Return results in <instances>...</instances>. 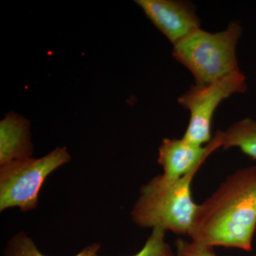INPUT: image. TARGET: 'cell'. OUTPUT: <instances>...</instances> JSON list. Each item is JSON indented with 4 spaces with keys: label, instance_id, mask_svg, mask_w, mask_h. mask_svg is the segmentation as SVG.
I'll return each mask as SVG.
<instances>
[{
    "label": "cell",
    "instance_id": "12",
    "mask_svg": "<svg viewBox=\"0 0 256 256\" xmlns=\"http://www.w3.org/2000/svg\"><path fill=\"white\" fill-rule=\"evenodd\" d=\"M176 252L172 256H217L213 247L202 245L194 242H188L183 238L175 242Z\"/></svg>",
    "mask_w": 256,
    "mask_h": 256
},
{
    "label": "cell",
    "instance_id": "3",
    "mask_svg": "<svg viewBox=\"0 0 256 256\" xmlns=\"http://www.w3.org/2000/svg\"><path fill=\"white\" fill-rule=\"evenodd\" d=\"M244 28L237 20L215 33L200 28L173 46L172 56L191 72L195 84L218 82L242 72L236 48Z\"/></svg>",
    "mask_w": 256,
    "mask_h": 256
},
{
    "label": "cell",
    "instance_id": "2",
    "mask_svg": "<svg viewBox=\"0 0 256 256\" xmlns=\"http://www.w3.org/2000/svg\"><path fill=\"white\" fill-rule=\"evenodd\" d=\"M200 168L174 181H165L161 175L150 180L141 188L131 210L133 222L142 228H160L178 235H188L198 210L191 186Z\"/></svg>",
    "mask_w": 256,
    "mask_h": 256
},
{
    "label": "cell",
    "instance_id": "7",
    "mask_svg": "<svg viewBox=\"0 0 256 256\" xmlns=\"http://www.w3.org/2000/svg\"><path fill=\"white\" fill-rule=\"evenodd\" d=\"M222 131H218L206 146L194 144L183 138L163 139L158 158L162 166V178L165 181H174L201 168L214 151L222 148Z\"/></svg>",
    "mask_w": 256,
    "mask_h": 256
},
{
    "label": "cell",
    "instance_id": "10",
    "mask_svg": "<svg viewBox=\"0 0 256 256\" xmlns=\"http://www.w3.org/2000/svg\"><path fill=\"white\" fill-rule=\"evenodd\" d=\"M100 248L98 244H95L86 248L75 256H96ZM5 256H46L42 254L36 248L34 242L26 234H18L12 239L5 252Z\"/></svg>",
    "mask_w": 256,
    "mask_h": 256
},
{
    "label": "cell",
    "instance_id": "9",
    "mask_svg": "<svg viewBox=\"0 0 256 256\" xmlns=\"http://www.w3.org/2000/svg\"><path fill=\"white\" fill-rule=\"evenodd\" d=\"M222 148H238L246 156L256 160V120L246 118L232 124L222 132Z\"/></svg>",
    "mask_w": 256,
    "mask_h": 256
},
{
    "label": "cell",
    "instance_id": "5",
    "mask_svg": "<svg viewBox=\"0 0 256 256\" xmlns=\"http://www.w3.org/2000/svg\"><path fill=\"white\" fill-rule=\"evenodd\" d=\"M246 76L242 72L206 84H194L178 98V102L190 114L183 138L204 146L212 140V122L222 101L247 90Z\"/></svg>",
    "mask_w": 256,
    "mask_h": 256
},
{
    "label": "cell",
    "instance_id": "11",
    "mask_svg": "<svg viewBox=\"0 0 256 256\" xmlns=\"http://www.w3.org/2000/svg\"><path fill=\"white\" fill-rule=\"evenodd\" d=\"M165 232L162 228H152L140 252L131 256H172L174 252L169 244L165 242Z\"/></svg>",
    "mask_w": 256,
    "mask_h": 256
},
{
    "label": "cell",
    "instance_id": "1",
    "mask_svg": "<svg viewBox=\"0 0 256 256\" xmlns=\"http://www.w3.org/2000/svg\"><path fill=\"white\" fill-rule=\"evenodd\" d=\"M256 229V166L236 171L198 204L188 236L208 246L252 250Z\"/></svg>",
    "mask_w": 256,
    "mask_h": 256
},
{
    "label": "cell",
    "instance_id": "4",
    "mask_svg": "<svg viewBox=\"0 0 256 256\" xmlns=\"http://www.w3.org/2000/svg\"><path fill=\"white\" fill-rule=\"evenodd\" d=\"M70 156L66 146H57L46 156L13 160L0 168V210L18 207L22 212L34 210L38 194L47 176L66 164Z\"/></svg>",
    "mask_w": 256,
    "mask_h": 256
},
{
    "label": "cell",
    "instance_id": "8",
    "mask_svg": "<svg viewBox=\"0 0 256 256\" xmlns=\"http://www.w3.org/2000/svg\"><path fill=\"white\" fill-rule=\"evenodd\" d=\"M31 122L26 118L10 111L0 121V164L32 158L33 144Z\"/></svg>",
    "mask_w": 256,
    "mask_h": 256
},
{
    "label": "cell",
    "instance_id": "6",
    "mask_svg": "<svg viewBox=\"0 0 256 256\" xmlns=\"http://www.w3.org/2000/svg\"><path fill=\"white\" fill-rule=\"evenodd\" d=\"M154 26L173 46L201 28L196 6L184 0H136Z\"/></svg>",
    "mask_w": 256,
    "mask_h": 256
}]
</instances>
